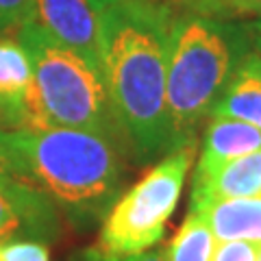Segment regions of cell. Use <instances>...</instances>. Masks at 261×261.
Masks as SVG:
<instances>
[{
    "mask_svg": "<svg viewBox=\"0 0 261 261\" xmlns=\"http://www.w3.org/2000/svg\"><path fill=\"white\" fill-rule=\"evenodd\" d=\"M174 13L172 0L102 5L105 83L128 152L140 163L172 150L166 81Z\"/></svg>",
    "mask_w": 261,
    "mask_h": 261,
    "instance_id": "6da1fadb",
    "label": "cell"
},
{
    "mask_svg": "<svg viewBox=\"0 0 261 261\" xmlns=\"http://www.w3.org/2000/svg\"><path fill=\"white\" fill-rule=\"evenodd\" d=\"M126 146L76 128H0V172L42 192L72 222L89 226L116 202Z\"/></svg>",
    "mask_w": 261,
    "mask_h": 261,
    "instance_id": "7a4b0ae2",
    "label": "cell"
},
{
    "mask_svg": "<svg viewBox=\"0 0 261 261\" xmlns=\"http://www.w3.org/2000/svg\"><path fill=\"white\" fill-rule=\"evenodd\" d=\"M248 27L176 7L166 81L170 148L196 142V130L211 116L218 96L238 61L248 53Z\"/></svg>",
    "mask_w": 261,
    "mask_h": 261,
    "instance_id": "3957f363",
    "label": "cell"
},
{
    "mask_svg": "<svg viewBox=\"0 0 261 261\" xmlns=\"http://www.w3.org/2000/svg\"><path fill=\"white\" fill-rule=\"evenodd\" d=\"M18 42L31 61L39 128L92 130L126 146L124 130L100 72L53 39L35 22L20 29Z\"/></svg>",
    "mask_w": 261,
    "mask_h": 261,
    "instance_id": "277c9868",
    "label": "cell"
},
{
    "mask_svg": "<svg viewBox=\"0 0 261 261\" xmlns=\"http://www.w3.org/2000/svg\"><path fill=\"white\" fill-rule=\"evenodd\" d=\"M196 154V142L176 146L133 187L120 194L102 218L96 248L109 255H137L163 240Z\"/></svg>",
    "mask_w": 261,
    "mask_h": 261,
    "instance_id": "5b68a950",
    "label": "cell"
},
{
    "mask_svg": "<svg viewBox=\"0 0 261 261\" xmlns=\"http://www.w3.org/2000/svg\"><path fill=\"white\" fill-rule=\"evenodd\" d=\"M35 24L105 76L102 5L96 0H35Z\"/></svg>",
    "mask_w": 261,
    "mask_h": 261,
    "instance_id": "8992f818",
    "label": "cell"
},
{
    "mask_svg": "<svg viewBox=\"0 0 261 261\" xmlns=\"http://www.w3.org/2000/svg\"><path fill=\"white\" fill-rule=\"evenodd\" d=\"M59 235L57 207L42 192L0 172V244L15 240L50 242Z\"/></svg>",
    "mask_w": 261,
    "mask_h": 261,
    "instance_id": "52a82bcc",
    "label": "cell"
},
{
    "mask_svg": "<svg viewBox=\"0 0 261 261\" xmlns=\"http://www.w3.org/2000/svg\"><path fill=\"white\" fill-rule=\"evenodd\" d=\"M0 128H39L31 61L18 39L0 37Z\"/></svg>",
    "mask_w": 261,
    "mask_h": 261,
    "instance_id": "ba28073f",
    "label": "cell"
},
{
    "mask_svg": "<svg viewBox=\"0 0 261 261\" xmlns=\"http://www.w3.org/2000/svg\"><path fill=\"white\" fill-rule=\"evenodd\" d=\"M252 196H261V150L228 161L207 176L194 178L190 209L198 211L218 200Z\"/></svg>",
    "mask_w": 261,
    "mask_h": 261,
    "instance_id": "9c48e42d",
    "label": "cell"
},
{
    "mask_svg": "<svg viewBox=\"0 0 261 261\" xmlns=\"http://www.w3.org/2000/svg\"><path fill=\"white\" fill-rule=\"evenodd\" d=\"M261 150V128L242 120L211 118L205 126L194 178L207 176L224 163Z\"/></svg>",
    "mask_w": 261,
    "mask_h": 261,
    "instance_id": "30bf717a",
    "label": "cell"
},
{
    "mask_svg": "<svg viewBox=\"0 0 261 261\" xmlns=\"http://www.w3.org/2000/svg\"><path fill=\"white\" fill-rule=\"evenodd\" d=\"M209 118L242 120L261 128V57L248 50L233 68Z\"/></svg>",
    "mask_w": 261,
    "mask_h": 261,
    "instance_id": "8fae6325",
    "label": "cell"
},
{
    "mask_svg": "<svg viewBox=\"0 0 261 261\" xmlns=\"http://www.w3.org/2000/svg\"><path fill=\"white\" fill-rule=\"evenodd\" d=\"M198 211L209 222L216 242L242 240L261 246V196L218 200Z\"/></svg>",
    "mask_w": 261,
    "mask_h": 261,
    "instance_id": "7c38bea8",
    "label": "cell"
},
{
    "mask_svg": "<svg viewBox=\"0 0 261 261\" xmlns=\"http://www.w3.org/2000/svg\"><path fill=\"white\" fill-rule=\"evenodd\" d=\"M216 252V235L200 211H187L183 224L163 250L166 261H211Z\"/></svg>",
    "mask_w": 261,
    "mask_h": 261,
    "instance_id": "4fadbf2b",
    "label": "cell"
},
{
    "mask_svg": "<svg viewBox=\"0 0 261 261\" xmlns=\"http://www.w3.org/2000/svg\"><path fill=\"white\" fill-rule=\"evenodd\" d=\"M172 3L178 9L224 22H238L248 18L261 20V0H172Z\"/></svg>",
    "mask_w": 261,
    "mask_h": 261,
    "instance_id": "5bb4252c",
    "label": "cell"
},
{
    "mask_svg": "<svg viewBox=\"0 0 261 261\" xmlns=\"http://www.w3.org/2000/svg\"><path fill=\"white\" fill-rule=\"evenodd\" d=\"M35 22V0H0V33H20Z\"/></svg>",
    "mask_w": 261,
    "mask_h": 261,
    "instance_id": "9a60e30c",
    "label": "cell"
},
{
    "mask_svg": "<svg viewBox=\"0 0 261 261\" xmlns=\"http://www.w3.org/2000/svg\"><path fill=\"white\" fill-rule=\"evenodd\" d=\"M0 261H50V252L46 242L15 240L0 244Z\"/></svg>",
    "mask_w": 261,
    "mask_h": 261,
    "instance_id": "2e32d148",
    "label": "cell"
},
{
    "mask_svg": "<svg viewBox=\"0 0 261 261\" xmlns=\"http://www.w3.org/2000/svg\"><path fill=\"white\" fill-rule=\"evenodd\" d=\"M257 255H259V244L231 240L218 244L211 261H257Z\"/></svg>",
    "mask_w": 261,
    "mask_h": 261,
    "instance_id": "e0dca14e",
    "label": "cell"
},
{
    "mask_svg": "<svg viewBox=\"0 0 261 261\" xmlns=\"http://www.w3.org/2000/svg\"><path fill=\"white\" fill-rule=\"evenodd\" d=\"M72 261H166V257H163V252H154V250L137 252V255H109V252H102L94 246L76 252Z\"/></svg>",
    "mask_w": 261,
    "mask_h": 261,
    "instance_id": "ac0fdd59",
    "label": "cell"
},
{
    "mask_svg": "<svg viewBox=\"0 0 261 261\" xmlns=\"http://www.w3.org/2000/svg\"><path fill=\"white\" fill-rule=\"evenodd\" d=\"M248 35H250V46L259 57H261V20H255L248 27Z\"/></svg>",
    "mask_w": 261,
    "mask_h": 261,
    "instance_id": "d6986e66",
    "label": "cell"
},
{
    "mask_svg": "<svg viewBox=\"0 0 261 261\" xmlns=\"http://www.w3.org/2000/svg\"><path fill=\"white\" fill-rule=\"evenodd\" d=\"M96 3H102V5H107V3H124V0H96Z\"/></svg>",
    "mask_w": 261,
    "mask_h": 261,
    "instance_id": "ffe728a7",
    "label": "cell"
},
{
    "mask_svg": "<svg viewBox=\"0 0 261 261\" xmlns=\"http://www.w3.org/2000/svg\"><path fill=\"white\" fill-rule=\"evenodd\" d=\"M257 261H261V246H259V255H257Z\"/></svg>",
    "mask_w": 261,
    "mask_h": 261,
    "instance_id": "44dd1931",
    "label": "cell"
}]
</instances>
